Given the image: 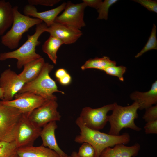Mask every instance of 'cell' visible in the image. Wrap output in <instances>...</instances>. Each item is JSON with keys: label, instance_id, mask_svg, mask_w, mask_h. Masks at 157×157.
I'll list each match as a JSON object with an SVG mask.
<instances>
[{"label": "cell", "instance_id": "obj_35", "mask_svg": "<svg viewBox=\"0 0 157 157\" xmlns=\"http://www.w3.org/2000/svg\"><path fill=\"white\" fill-rule=\"evenodd\" d=\"M0 99L2 101L3 99V93L2 88L0 86Z\"/></svg>", "mask_w": 157, "mask_h": 157}, {"label": "cell", "instance_id": "obj_33", "mask_svg": "<svg viewBox=\"0 0 157 157\" xmlns=\"http://www.w3.org/2000/svg\"><path fill=\"white\" fill-rule=\"evenodd\" d=\"M57 80L61 85H67L71 83L72 78L70 75L68 73L63 77Z\"/></svg>", "mask_w": 157, "mask_h": 157}, {"label": "cell", "instance_id": "obj_3", "mask_svg": "<svg viewBox=\"0 0 157 157\" xmlns=\"http://www.w3.org/2000/svg\"><path fill=\"white\" fill-rule=\"evenodd\" d=\"M114 106L111 115L108 116V122L110 128L108 133L114 135H118L124 128H129L138 131L140 128L135 124V120L138 117L137 110L139 109L138 104L134 102L131 105L123 106L113 103Z\"/></svg>", "mask_w": 157, "mask_h": 157}, {"label": "cell", "instance_id": "obj_24", "mask_svg": "<svg viewBox=\"0 0 157 157\" xmlns=\"http://www.w3.org/2000/svg\"><path fill=\"white\" fill-rule=\"evenodd\" d=\"M17 148L15 142L0 141V157H10Z\"/></svg>", "mask_w": 157, "mask_h": 157}, {"label": "cell", "instance_id": "obj_23", "mask_svg": "<svg viewBox=\"0 0 157 157\" xmlns=\"http://www.w3.org/2000/svg\"><path fill=\"white\" fill-rule=\"evenodd\" d=\"M156 26L154 24L150 35L145 46L135 56V58H138L145 52L153 49H157V40L156 38Z\"/></svg>", "mask_w": 157, "mask_h": 157}, {"label": "cell", "instance_id": "obj_27", "mask_svg": "<svg viewBox=\"0 0 157 157\" xmlns=\"http://www.w3.org/2000/svg\"><path fill=\"white\" fill-rule=\"evenodd\" d=\"M77 154L79 157H95V151L93 147L86 142L82 143Z\"/></svg>", "mask_w": 157, "mask_h": 157}, {"label": "cell", "instance_id": "obj_26", "mask_svg": "<svg viewBox=\"0 0 157 157\" xmlns=\"http://www.w3.org/2000/svg\"><path fill=\"white\" fill-rule=\"evenodd\" d=\"M126 68L123 66H111L106 68L104 71L108 75L117 77L122 81H124L123 75L126 72Z\"/></svg>", "mask_w": 157, "mask_h": 157}, {"label": "cell", "instance_id": "obj_12", "mask_svg": "<svg viewBox=\"0 0 157 157\" xmlns=\"http://www.w3.org/2000/svg\"><path fill=\"white\" fill-rule=\"evenodd\" d=\"M25 83L15 72L9 68L6 69L0 76V86L3 93V101L13 99Z\"/></svg>", "mask_w": 157, "mask_h": 157}, {"label": "cell", "instance_id": "obj_29", "mask_svg": "<svg viewBox=\"0 0 157 157\" xmlns=\"http://www.w3.org/2000/svg\"><path fill=\"white\" fill-rule=\"evenodd\" d=\"M149 10L157 13V1L151 0H134Z\"/></svg>", "mask_w": 157, "mask_h": 157}, {"label": "cell", "instance_id": "obj_19", "mask_svg": "<svg viewBox=\"0 0 157 157\" xmlns=\"http://www.w3.org/2000/svg\"><path fill=\"white\" fill-rule=\"evenodd\" d=\"M45 63L42 57L30 62L24 65L18 75L25 83L30 82L38 76Z\"/></svg>", "mask_w": 157, "mask_h": 157}, {"label": "cell", "instance_id": "obj_21", "mask_svg": "<svg viewBox=\"0 0 157 157\" xmlns=\"http://www.w3.org/2000/svg\"><path fill=\"white\" fill-rule=\"evenodd\" d=\"M63 44V42L59 39L50 35L42 46L43 52L47 54L53 63L56 64L58 51Z\"/></svg>", "mask_w": 157, "mask_h": 157}, {"label": "cell", "instance_id": "obj_20", "mask_svg": "<svg viewBox=\"0 0 157 157\" xmlns=\"http://www.w3.org/2000/svg\"><path fill=\"white\" fill-rule=\"evenodd\" d=\"M13 19V7L10 3L0 0V35L11 26Z\"/></svg>", "mask_w": 157, "mask_h": 157}, {"label": "cell", "instance_id": "obj_18", "mask_svg": "<svg viewBox=\"0 0 157 157\" xmlns=\"http://www.w3.org/2000/svg\"><path fill=\"white\" fill-rule=\"evenodd\" d=\"M16 153L19 157H60L54 151L42 145L18 148Z\"/></svg>", "mask_w": 157, "mask_h": 157}, {"label": "cell", "instance_id": "obj_15", "mask_svg": "<svg viewBox=\"0 0 157 157\" xmlns=\"http://www.w3.org/2000/svg\"><path fill=\"white\" fill-rule=\"evenodd\" d=\"M57 127L56 122L53 121L42 128L40 134L42 145L54 151L60 157H68L69 156L60 149L57 143L55 131Z\"/></svg>", "mask_w": 157, "mask_h": 157}, {"label": "cell", "instance_id": "obj_9", "mask_svg": "<svg viewBox=\"0 0 157 157\" xmlns=\"http://www.w3.org/2000/svg\"><path fill=\"white\" fill-rule=\"evenodd\" d=\"M56 100L57 99L46 100L42 105L30 113L28 115L29 119L41 128L50 122L60 121L61 116L57 110Z\"/></svg>", "mask_w": 157, "mask_h": 157}, {"label": "cell", "instance_id": "obj_38", "mask_svg": "<svg viewBox=\"0 0 157 157\" xmlns=\"http://www.w3.org/2000/svg\"><path fill=\"white\" fill-rule=\"evenodd\" d=\"M1 101H0V106H1Z\"/></svg>", "mask_w": 157, "mask_h": 157}, {"label": "cell", "instance_id": "obj_37", "mask_svg": "<svg viewBox=\"0 0 157 157\" xmlns=\"http://www.w3.org/2000/svg\"><path fill=\"white\" fill-rule=\"evenodd\" d=\"M10 157H19L17 154L15 153L12 156H11Z\"/></svg>", "mask_w": 157, "mask_h": 157}, {"label": "cell", "instance_id": "obj_16", "mask_svg": "<svg viewBox=\"0 0 157 157\" xmlns=\"http://www.w3.org/2000/svg\"><path fill=\"white\" fill-rule=\"evenodd\" d=\"M131 99L138 103L139 109H146L157 103V81L156 80L150 89L146 92L135 91L131 95Z\"/></svg>", "mask_w": 157, "mask_h": 157}, {"label": "cell", "instance_id": "obj_32", "mask_svg": "<svg viewBox=\"0 0 157 157\" xmlns=\"http://www.w3.org/2000/svg\"><path fill=\"white\" fill-rule=\"evenodd\" d=\"M82 1L86 6L93 8L97 10L102 1L101 0H83Z\"/></svg>", "mask_w": 157, "mask_h": 157}, {"label": "cell", "instance_id": "obj_36", "mask_svg": "<svg viewBox=\"0 0 157 157\" xmlns=\"http://www.w3.org/2000/svg\"><path fill=\"white\" fill-rule=\"evenodd\" d=\"M71 157H79L77 154V152L76 151L73 152L70 155Z\"/></svg>", "mask_w": 157, "mask_h": 157}, {"label": "cell", "instance_id": "obj_25", "mask_svg": "<svg viewBox=\"0 0 157 157\" xmlns=\"http://www.w3.org/2000/svg\"><path fill=\"white\" fill-rule=\"evenodd\" d=\"M117 1V0H105L102 1L97 10L99 15L97 19L107 20L109 8Z\"/></svg>", "mask_w": 157, "mask_h": 157}, {"label": "cell", "instance_id": "obj_31", "mask_svg": "<svg viewBox=\"0 0 157 157\" xmlns=\"http://www.w3.org/2000/svg\"><path fill=\"white\" fill-rule=\"evenodd\" d=\"M144 129L146 134H157V120L147 122Z\"/></svg>", "mask_w": 157, "mask_h": 157}, {"label": "cell", "instance_id": "obj_13", "mask_svg": "<svg viewBox=\"0 0 157 157\" xmlns=\"http://www.w3.org/2000/svg\"><path fill=\"white\" fill-rule=\"evenodd\" d=\"M45 32L60 40L64 44H66L75 43L82 34L80 30L77 28L55 22L47 27Z\"/></svg>", "mask_w": 157, "mask_h": 157}, {"label": "cell", "instance_id": "obj_30", "mask_svg": "<svg viewBox=\"0 0 157 157\" xmlns=\"http://www.w3.org/2000/svg\"><path fill=\"white\" fill-rule=\"evenodd\" d=\"M60 1V0H28V4L33 6L41 5L53 6Z\"/></svg>", "mask_w": 157, "mask_h": 157}, {"label": "cell", "instance_id": "obj_2", "mask_svg": "<svg viewBox=\"0 0 157 157\" xmlns=\"http://www.w3.org/2000/svg\"><path fill=\"white\" fill-rule=\"evenodd\" d=\"M47 27L43 22L36 25L35 33L31 35H28L27 40L19 48L12 51L1 53L0 60L16 59L17 67L21 69L27 63L42 57L36 53L35 48L40 44L38 40L39 37Z\"/></svg>", "mask_w": 157, "mask_h": 157}, {"label": "cell", "instance_id": "obj_17", "mask_svg": "<svg viewBox=\"0 0 157 157\" xmlns=\"http://www.w3.org/2000/svg\"><path fill=\"white\" fill-rule=\"evenodd\" d=\"M140 147L138 143L129 146L123 144H117L113 147L105 149L99 157H134L138 155Z\"/></svg>", "mask_w": 157, "mask_h": 157}, {"label": "cell", "instance_id": "obj_1", "mask_svg": "<svg viewBox=\"0 0 157 157\" xmlns=\"http://www.w3.org/2000/svg\"><path fill=\"white\" fill-rule=\"evenodd\" d=\"M75 123L80 129V134L76 136L74 141L78 143L86 142L91 145L95 151V157H99L106 148L119 144L128 143L130 136L127 133L121 135H114L90 129L85 126L78 118Z\"/></svg>", "mask_w": 157, "mask_h": 157}, {"label": "cell", "instance_id": "obj_8", "mask_svg": "<svg viewBox=\"0 0 157 157\" xmlns=\"http://www.w3.org/2000/svg\"><path fill=\"white\" fill-rule=\"evenodd\" d=\"M113 106V104L96 108L85 107L82 109L78 118L87 127L99 131L103 129L108 122L107 113L112 110Z\"/></svg>", "mask_w": 157, "mask_h": 157}, {"label": "cell", "instance_id": "obj_22", "mask_svg": "<svg viewBox=\"0 0 157 157\" xmlns=\"http://www.w3.org/2000/svg\"><path fill=\"white\" fill-rule=\"evenodd\" d=\"M116 65L115 61L111 60L108 57L104 56L89 59L81 67V69L83 70L92 68L104 71L108 67Z\"/></svg>", "mask_w": 157, "mask_h": 157}, {"label": "cell", "instance_id": "obj_34", "mask_svg": "<svg viewBox=\"0 0 157 157\" xmlns=\"http://www.w3.org/2000/svg\"><path fill=\"white\" fill-rule=\"evenodd\" d=\"M68 73L67 71L64 69L60 68L57 70L55 72V76L58 80L65 76Z\"/></svg>", "mask_w": 157, "mask_h": 157}, {"label": "cell", "instance_id": "obj_5", "mask_svg": "<svg viewBox=\"0 0 157 157\" xmlns=\"http://www.w3.org/2000/svg\"><path fill=\"white\" fill-rule=\"evenodd\" d=\"M54 68L53 65L45 63L38 76L32 81L25 83L16 94L29 92L39 96L46 100L57 99L53 95L55 92H58L64 94V92L59 90L55 81L49 75V73Z\"/></svg>", "mask_w": 157, "mask_h": 157}, {"label": "cell", "instance_id": "obj_6", "mask_svg": "<svg viewBox=\"0 0 157 157\" xmlns=\"http://www.w3.org/2000/svg\"><path fill=\"white\" fill-rule=\"evenodd\" d=\"M22 114L15 108L1 104L0 107V141H14L17 127Z\"/></svg>", "mask_w": 157, "mask_h": 157}, {"label": "cell", "instance_id": "obj_10", "mask_svg": "<svg viewBox=\"0 0 157 157\" xmlns=\"http://www.w3.org/2000/svg\"><path fill=\"white\" fill-rule=\"evenodd\" d=\"M86 7L83 2L74 4L68 1L63 13L56 17L54 22L72 26L80 30L86 26L84 16Z\"/></svg>", "mask_w": 157, "mask_h": 157}, {"label": "cell", "instance_id": "obj_39", "mask_svg": "<svg viewBox=\"0 0 157 157\" xmlns=\"http://www.w3.org/2000/svg\"><path fill=\"white\" fill-rule=\"evenodd\" d=\"M68 157H71V156H69Z\"/></svg>", "mask_w": 157, "mask_h": 157}, {"label": "cell", "instance_id": "obj_4", "mask_svg": "<svg viewBox=\"0 0 157 157\" xmlns=\"http://www.w3.org/2000/svg\"><path fill=\"white\" fill-rule=\"evenodd\" d=\"M13 19L10 29L2 36V44L11 49L18 47L23 34L35 25L42 23L41 20L21 13L17 6L13 7Z\"/></svg>", "mask_w": 157, "mask_h": 157}, {"label": "cell", "instance_id": "obj_14", "mask_svg": "<svg viewBox=\"0 0 157 157\" xmlns=\"http://www.w3.org/2000/svg\"><path fill=\"white\" fill-rule=\"evenodd\" d=\"M66 4L64 2L54 8L41 12H38L34 6L28 4L24 6L23 11L24 15L41 20L48 27L54 23L56 17L64 10Z\"/></svg>", "mask_w": 157, "mask_h": 157}, {"label": "cell", "instance_id": "obj_7", "mask_svg": "<svg viewBox=\"0 0 157 157\" xmlns=\"http://www.w3.org/2000/svg\"><path fill=\"white\" fill-rule=\"evenodd\" d=\"M29 114L22 113L18 123L14 140L17 148L33 145L40 137L42 128L36 126L29 119Z\"/></svg>", "mask_w": 157, "mask_h": 157}, {"label": "cell", "instance_id": "obj_28", "mask_svg": "<svg viewBox=\"0 0 157 157\" xmlns=\"http://www.w3.org/2000/svg\"><path fill=\"white\" fill-rule=\"evenodd\" d=\"M143 119L146 122L157 120V104L146 109Z\"/></svg>", "mask_w": 157, "mask_h": 157}, {"label": "cell", "instance_id": "obj_11", "mask_svg": "<svg viewBox=\"0 0 157 157\" xmlns=\"http://www.w3.org/2000/svg\"><path fill=\"white\" fill-rule=\"evenodd\" d=\"M14 97V99L10 101H1V104L15 108L24 114H29L46 100L41 97L29 92L16 94Z\"/></svg>", "mask_w": 157, "mask_h": 157}]
</instances>
